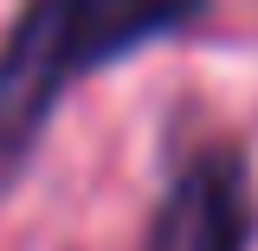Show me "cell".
I'll return each instance as SVG.
<instances>
[{
    "label": "cell",
    "instance_id": "6da1fadb",
    "mask_svg": "<svg viewBox=\"0 0 258 251\" xmlns=\"http://www.w3.org/2000/svg\"><path fill=\"white\" fill-rule=\"evenodd\" d=\"M207 0H26L0 45V161H20L78 77L200 20Z\"/></svg>",
    "mask_w": 258,
    "mask_h": 251
},
{
    "label": "cell",
    "instance_id": "7a4b0ae2",
    "mask_svg": "<svg viewBox=\"0 0 258 251\" xmlns=\"http://www.w3.org/2000/svg\"><path fill=\"white\" fill-rule=\"evenodd\" d=\"M245 238H252V200H245L239 161L200 155L168 187L142 251H245Z\"/></svg>",
    "mask_w": 258,
    "mask_h": 251
}]
</instances>
